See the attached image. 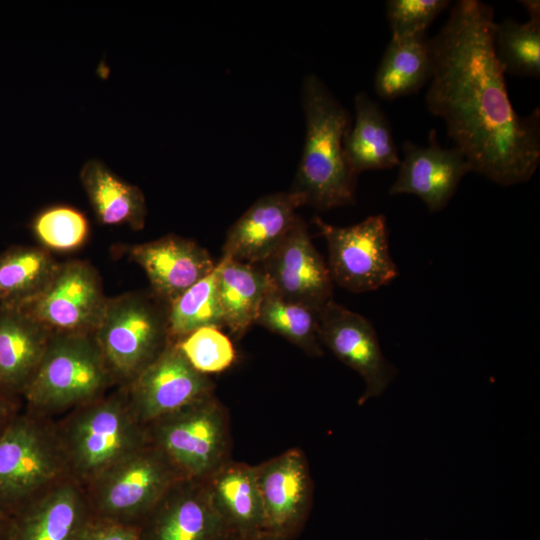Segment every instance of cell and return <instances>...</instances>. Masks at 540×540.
I'll list each match as a JSON object with an SVG mask.
<instances>
[{
    "label": "cell",
    "mask_w": 540,
    "mask_h": 540,
    "mask_svg": "<svg viewBox=\"0 0 540 540\" xmlns=\"http://www.w3.org/2000/svg\"><path fill=\"white\" fill-rule=\"evenodd\" d=\"M490 5L459 0L429 39L431 77L425 101L471 172L501 186L527 182L540 163V109L519 115L493 51Z\"/></svg>",
    "instance_id": "6da1fadb"
},
{
    "label": "cell",
    "mask_w": 540,
    "mask_h": 540,
    "mask_svg": "<svg viewBox=\"0 0 540 540\" xmlns=\"http://www.w3.org/2000/svg\"><path fill=\"white\" fill-rule=\"evenodd\" d=\"M302 107L306 134L291 191L305 205L330 210L355 202L358 175L349 165L344 139L351 116L315 74L302 82Z\"/></svg>",
    "instance_id": "7a4b0ae2"
},
{
    "label": "cell",
    "mask_w": 540,
    "mask_h": 540,
    "mask_svg": "<svg viewBox=\"0 0 540 540\" xmlns=\"http://www.w3.org/2000/svg\"><path fill=\"white\" fill-rule=\"evenodd\" d=\"M54 423L69 477L83 487L149 441L146 426L134 415L121 386Z\"/></svg>",
    "instance_id": "3957f363"
},
{
    "label": "cell",
    "mask_w": 540,
    "mask_h": 540,
    "mask_svg": "<svg viewBox=\"0 0 540 540\" xmlns=\"http://www.w3.org/2000/svg\"><path fill=\"white\" fill-rule=\"evenodd\" d=\"M116 387L92 333H52L22 394L25 410L55 419Z\"/></svg>",
    "instance_id": "277c9868"
},
{
    "label": "cell",
    "mask_w": 540,
    "mask_h": 540,
    "mask_svg": "<svg viewBox=\"0 0 540 540\" xmlns=\"http://www.w3.org/2000/svg\"><path fill=\"white\" fill-rule=\"evenodd\" d=\"M67 478L54 419L15 414L0 430V515L13 517Z\"/></svg>",
    "instance_id": "5b68a950"
},
{
    "label": "cell",
    "mask_w": 540,
    "mask_h": 540,
    "mask_svg": "<svg viewBox=\"0 0 540 540\" xmlns=\"http://www.w3.org/2000/svg\"><path fill=\"white\" fill-rule=\"evenodd\" d=\"M92 334L115 386L125 387L169 344L167 305L144 292L108 298Z\"/></svg>",
    "instance_id": "8992f818"
},
{
    "label": "cell",
    "mask_w": 540,
    "mask_h": 540,
    "mask_svg": "<svg viewBox=\"0 0 540 540\" xmlns=\"http://www.w3.org/2000/svg\"><path fill=\"white\" fill-rule=\"evenodd\" d=\"M181 479L184 477L165 453L148 441L84 489L92 518L140 525Z\"/></svg>",
    "instance_id": "52a82bcc"
},
{
    "label": "cell",
    "mask_w": 540,
    "mask_h": 540,
    "mask_svg": "<svg viewBox=\"0 0 540 540\" xmlns=\"http://www.w3.org/2000/svg\"><path fill=\"white\" fill-rule=\"evenodd\" d=\"M148 439L186 479L204 481L230 460V424L214 394L146 426Z\"/></svg>",
    "instance_id": "ba28073f"
},
{
    "label": "cell",
    "mask_w": 540,
    "mask_h": 540,
    "mask_svg": "<svg viewBox=\"0 0 540 540\" xmlns=\"http://www.w3.org/2000/svg\"><path fill=\"white\" fill-rule=\"evenodd\" d=\"M313 223L325 239L333 283L353 293H364L377 290L398 276L383 214L345 227L326 223L319 216L313 218Z\"/></svg>",
    "instance_id": "9c48e42d"
},
{
    "label": "cell",
    "mask_w": 540,
    "mask_h": 540,
    "mask_svg": "<svg viewBox=\"0 0 540 540\" xmlns=\"http://www.w3.org/2000/svg\"><path fill=\"white\" fill-rule=\"evenodd\" d=\"M108 298L100 275L89 263H59L46 287L15 306L51 333H93Z\"/></svg>",
    "instance_id": "30bf717a"
},
{
    "label": "cell",
    "mask_w": 540,
    "mask_h": 540,
    "mask_svg": "<svg viewBox=\"0 0 540 540\" xmlns=\"http://www.w3.org/2000/svg\"><path fill=\"white\" fill-rule=\"evenodd\" d=\"M318 335L323 347L363 379L360 405L381 396L394 381L397 369L384 356L372 323L363 315L332 299L318 311Z\"/></svg>",
    "instance_id": "8fae6325"
},
{
    "label": "cell",
    "mask_w": 540,
    "mask_h": 540,
    "mask_svg": "<svg viewBox=\"0 0 540 540\" xmlns=\"http://www.w3.org/2000/svg\"><path fill=\"white\" fill-rule=\"evenodd\" d=\"M215 385L194 369L175 342L125 386L129 405L145 426L208 395Z\"/></svg>",
    "instance_id": "7c38bea8"
},
{
    "label": "cell",
    "mask_w": 540,
    "mask_h": 540,
    "mask_svg": "<svg viewBox=\"0 0 540 540\" xmlns=\"http://www.w3.org/2000/svg\"><path fill=\"white\" fill-rule=\"evenodd\" d=\"M269 290L315 310L332 300L333 281L315 248L305 220L297 215L283 242L262 263Z\"/></svg>",
    "instance_id": "4fadbf2b"
},
{
    "label": "cell",
    "mask_w": 540,
    "mask_h": 540,
    "mask_svg": "<svg viewBox=\"0 0 540 540\" xmlns=\"http://www.w3.org/2000/svg\"><path fill=\"white\" fill-rule=\"evenodd\" d=\"M264 512V529L293 539L310 513L313 481L304 453L289 449L255 466Z\"/></svg>",
    "instance_id": "5bb4252c"
},
{
    "label": "cell",
    "mask_w": 540,
    "mask_h": 540,
    "mask_svg": "<svg viewBox=\"0 0 540 540\" xmlns=\"http://www.w3.org/2000/svg\"><path fill=\"white\" fill-rule=\"evenodd\" d=\"M402 151L398 175L389 194L416 195L432 213L448 205L462 178L471 172L458 148H444L438 143L435 129L429 133L427 146L405 141Z\"/></svg>",
    "instance_id": "9a60e30c"
},
{
    "label": "cell",
    "mask_w": 540,
    "mask_h": 540,
    "mask_svg": "<svg viewBox=\"0 0 540 540\" xmlns=\"http://www.w3.org/2000/svg\"><path fill=\"white\" fill-rule=\"evenodd\" d=\"M145 540H229L204 481L181 479L140 524Z\"/></svg>",
    "instance_id": "2e32d148"
},
{
    "label": "cell",
    "mask_w": 540,
    "mask_h": 540,
    "mask_svg": "<svg viewBox=\"0 0 540 540\" xmlns=\"http://www.w3.org/2000/svg\"><path fill=\"white\" fill-rule=\"evenodd\" d=\"M126 253L145 272L152 294L167 306L216 265L205 248L175 234L131 245Z\"/></svg>",
    "instance_id": "e0dca14e"
},
{
    "label": "cell",
    "mask_w": 540,
    "mask_h": 540,
    "mask_svg": "<svg viewBox=\"0 0 540 540\" xmlns=\"http://www.w3.org/2000/svg\"><path fill=\"white\" fill-rule=\"evenodd\" d=\"M303 205L302 197L291 190L260 197L229 228L222 256L262 264L286 238L296 209Z\"/></svg>",
    "instance_id": "ac0fdd59"
},
{
    "label": "cell",
    "mask_w": 540,
    "mask_h": 540,
    "mask_svg": "<svg viewBox=\"0 0 540 540\" xmlns=\"http://www.w3.org/2000/svg\"><path fill=\"white\" fill-rule=\"evenodd\" d=\"M91 520L84 487L67 478L10 518L8 540H82Z\"/></svg>",
    "instance_id": "d6986e66"
},
{
    "label": "cell",
    "mask_w": 540,
    "mask_h": 540,
    "mask_svg": "<svg viewBox=\"0 0 540 540\" xmlns=\"http://www.w3.org/2000/svg\"><path fill=\"white\" fill-rule=\"evenodd\" d=\"M51 334L17 307L0 304V388L4 394L22 397Z\"/></svg>",
    "instance_id": "ffe728a7"
},
{
    "label": "cell",
    "mask_w": 540,
    "mask_h": 540,
    "mask_svg": "<svg viewBox=\"0 0 540 540\" xmlns=\"http://www.w3.org/2000/svg\"><path fill=\"white\" fill-rule=\"evenodd\" d=\"M204 484L213 507L232 536L265 530L255 466L230 459Z\"/></svg>",
    "instance_id": "44dd1931"
},
{
    "label": "cell",
    "mask_w": 540,
    "mask_h": 540,
    "mask_svg": "<svg viewBox=\"0 0 540 540\" xmlns=\"http://www.w3.org/2000/svg\"><path fill=\"white\" fill-rule=\"evenodd\" d=\"M80 181L99 223L128 225L134 230L144 227L147 205L138 186L120 178L95 158L83 164Z\"/></svg>",
    "instance_id": "7402d4cb"
},
{
    "label": "cell",
    "mask_w": 540,
    "mask_h": 540,
    "mask_svg": "<svg viewBox=\"0 0 540 540\" xmlns=\"http://www.w3.org/2000/svg\"><path fill=\"white\" fill-rule=\"evenodd\" d=\"M354 105L355 122L344 139L345 156L353 171L359 175L398 166V149L380 105L363 92L355 95Z\"/></svg>",
    "instance_id": "603a6c76"
},
{
    "label": "cell",
    "mask_w": 540,
    "mask_h": 540,
    "mask_svg": "<svg viewBox=\"0 0 540 540\" xmlns=\"http://www.w3.org/2000/svg\"><path fill=\"white\" fill-rule=\"evenodd\" d=\"M217 289L225 326L235 338L256 323L268 281L262 267L221 257Z\"/></svg>",
    "instance_id": "cb8c5ba5"
},
{
    "label": "cell",
    "mask_w": 540,
    "mask_h": 540,
    "mask_svg": "<svg viewBox=\"0 0 540 540\" xmlns=\"http://www.w3.org/2000/svg\"><path fill=\"white\" fill-rule=\"evenodd\" d=\"M427 32L411 37L391 38L375 74L379 97L394 100L419 91L431 77Z\"/></svg>",
    "instance_id": "d4e9b609"
},
{
    "label": "cell",
    "mask_w": 540,
    "mask_h": 540,
    "mask_svg": "<svg viewBox=\"0 0 540 540\" xmlns=\"http://www.w3.org/2000/svg\"><path fill=\"white\" fill-rule=\"evenodd\" d=\"M58 262L44 248L16 246L0 255V304L17 305L38 295Z\"/></svg>",
    "instance_id": "484cf974"
},
{
    "label": "cell",
    "mask_w": 540,
    "mask_h": 540,
    "mask_svg": "<svg viewBox=\"0 0 540 540\" xmlns=\"http://www.w3.org/2000/svg\"><path fill=\"white\" fill-rule=\"evenodd\" d=\"M220 265L197 281L167 306L169 339L177 342L201 327H225L220 304L217 278Z\"/></svg>",
    "instance_id": "4316f807"
},
{
    "label": "cell",
    "mask_w": 540,
    "mask_h": 540,
    "mask_svg": "<svg viewBox=\"0 0 540 540\" xmlns=\"http://www.w3.org/2000/svg\"><path fill=\"white\" fill-rule=\"evenodd\" d=\"M318 311L287 301L268 288L256 323L286 338L307 355L321 357L323 346L318 335Z\"/></svg>",
    "instance_id": "83f0119b"
},
{
    "label": "cell",
    "mask_w": 540,
    "mask_h": 540,
    "mask_svg": "<svg viewBox=\"0 0 540 540\" xmlns=\"http://www.w3.org/2000/svg\"><path fill=\"white\" fill-rule=\"evenodd\" d=\"M492 45L504 73L539 78L540 19L529 18L525 23L513 19L495 22Z\"/></svg>",
    "instance_id": "f1b7e54d"
},
{
    "label": "cell",
    "mask_w": 540,
    "mask_h": 540,
    "mask_svg": "<svg viewBox=\"0 0 540 540\" xmlns=\"http://www.w3.org/2000/svg\"><path fill=\"white\" fill-rule=\"evenodd\" d=\"M31 229L45 248L68 252L86 242L90 225L86 215L78 208L68 204H54L35 214Z\"/></svg>",
    "instance_id": "f546056e"
},
{
    "label": "cell",
    "mask_w": 540,
    "mask_h": 540,
    "mask_svg": "<svg viewBox=\"0 0 540 540\" xmlns=\"http://www.w3.org/2000/svg\"><path fill=\"white\" fill-rule=\"evenodd\" d=\"M175 343L191 366L205 375L228 369L236 359L233 343L217 327L198 328Z\"/></svg>",
    "instance_id": "4dcf8cb0"
},
{
    "label": "cell",
    "mask_w": 540,
    "mask_h": 540,
    "mask_svg": "<svg viewBox=\"0 0 540 540\" xmlns=\"http://www.w3.org/2000/svg\"><path fill=\"white\" fill-rule=\"evenodd\" d=\"M448 0H389L386 16L391 38L427 32L429 25L450 5Z\"/></svg>",
    "instance_id": "1f68e13d"
},
{
    "label": "cell",
    "mask_w": 540,
    "mask_h": 540,
    "mask_svg": "<svg viewBox=\"0 0 540 540\" xmlns=\"http://www.w3.org/2000/svg\"><path fill=\"white\" fill-rule=\"evenodd\" d=\"M82 540H145L140 525L92 518Z\"/></svg>",
    "instance_id": "d6a6232c"
},
{
    "label": "cell",
    "mask_w": 540,
    "mask_h": 540,
    "mask_svg": "<svg viewBox=\"0 0 540 540\" xmlns=\"http://www.w3.org/2000/svg\"><path fill=\"white\" fill-rule=\"evenodd\" d=\"M21 398L0 393V430L19 411Z\"/></svg>",
    "instance_id": "836d02e7"
},
{
    "label": "cell",
    "mask_w": 540,
    "mask_h": 540,
    "mask_svg": "<svg viewBox=\"0 0 540 540\" xmlns=\"http://www.w3.org/2000/svg\"><path fill=\"white\" fill-rule=\"evenodd\" d=\"M229 540H285L277 535H274L268 531H260L257 533L244 535V536H232Z\"/></svg>",
    "instance_id": "e575fe53"
},
{
    "label": "cell",
    "mask_w": 540,
    "mask_h": 540,
    "mask_svg": "<svg viewBox=\"0 0 540 540\" xmlns=\"http://www.w3.org/2000/svg\"><path fill=\"white\" fill-rule=\"evenodd\" d=\"M519 3L527 11L529 18L540 19V2L538 0H521Z\"/></svg>",
    "instance_id": "d590c367"
},
{
    "label": "cell",
    "mask_w": 540,
    "mask_h": 540,
    "mask_svg": "<svg viewBox=\"0 0 540 540\" xmlns=\"http://www.w3.org/2000/svg\"><path fill=\"white\" fill-rule=\"evenodd\" d=\"M10 531V518L0 515V540H8Z\"/></svg>",
    "instance_id": "8d00e7d4"
},
{
    "label": "cell",
    "mask_w": 540,
    "mask_h": 540,
    "mask_svg": "<svg viewBox=\"0 0 540 540\" xmlns=\"http://www.w3.org/2000/svg\"><path fill=\"white\" fill-rule=\"evenodd\" d=\"M0 393H3V392L1 391V388H0ZM3 394H4V393H3ZM6 395H7V394H6Z\"/></svg>",
    "instance_id": "74e56055"
}]
</instances>
